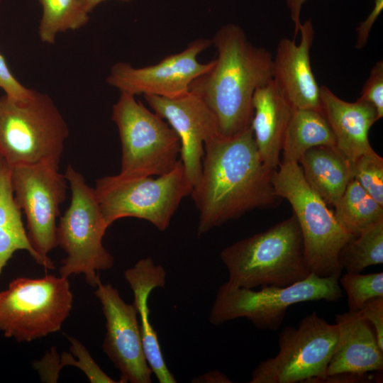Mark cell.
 Here are the masks:
<instances>
[{
	"label": "cell",
	"instance_id": "cell-1",
	"mask_svg": "<svg viewBox=\"0 0 383 383\" xmlns=\"http://www.w3.org/2000/svg\"><path fill=\"white\" fill-rule=\"evenodd\" d=\"M274 170L262 162L251 126L237 136L217 135L205 143L201 177L190 194L199 212L197 235L250 211L276 206L281 198L272 184Z\"/></svg>",
	"mask_w": 383,
	"mask_h": 383
},
{
	"label": "cell",
	"instance_id": "cell-2",
	"mask_svg": "<svg viewBox=\"0 0 383 383\" xmlns=\"http://www.w3.org/2000/svg\"><path fill=\"white\" fill-rule=\"evenodd\" d=\"M217 51L213 62L194 80L190 91L214 116L220 136L233 138L251 126L255 91L272 79V56L254 45L238 25L221 26L211 39Z\"/></svg>",
	"mask_w": 383,
	"mask_h": 383
},
{
	"label": "cell",
	"instance_id": "cell-3",
	"mask_svg": "<svg viewBox=\"0 0 383 383\" xmlns=\"http://www.w3.org/2000/svg\"><path fill=\"white\" fill-rule=\"evenodd\" d=\"M220 257L233 287H286L311 273L295 216L224 248Z\"/></svg>",
	"mask_w": 383,
	"mask_h": 383
},
{
	"label": "cell",
	"instance_id": "cell-4",
	"mask_svg": "<svg viewBox=\"0 0 383 383\" xmlns=\"http://www.w3.org/2000/svg\"><path fill=\"white\" fill-rule=\"evenodd\" d=\"M69 128L53 100L35 91L29 99L0 97V156L10 167H59Z\"/></svg>",
	"mask_w": 383,
	"mask_h": 383
},
{
	"label": "cell",
	"instance_id": "cell-5",
	"mask_svg": "<svg viewBox=\"0 0 383 383\" xmlns=\"http://www.w3.org/2000/svg\"><path fill=\"white\" fill-rule=\"evenodd\" d=\"M272 184L275 194L291 204L302 235L311 272L322 277L341 275L339 254L355 237L336 221L333 211L306 182L298 162H281Z\"/></svg>",
	"mask_w": 383,
	"mask_h": 383
},
{
	"label": "cell",
	"instance_id": "cell-6",
	"mask_svg": "<svg viewBox=\"0 0 383 383\" xmlns=\"http://www.w3.org/2000/svg\"><path fill=\"white\" fill-rule=\"evenodd\" d=\"M65 176L71 190L70 204L57 225V241L67 254L59 268L60 275H84L87 283L96 287L101 282L98 272L111 269L113 255L103 245L109 228L106 224L94 189L84 176L68 165Z\"/></svg>",
	"mask_w": 383,
	"mask_h": 383
},
{
	"label": "cell",
	"instance_id": "cell-7",
	"mask_svg": "<svg viewBox=\"0 0 383 383\" xmlns=\"http://www.w3.org/2000/svg\"><path fill=\"white\" fill-rule=\"evenodd\" d=\"M94 189L108 227L120 218L133 217L165 231L192 186L179 160L172 170L156 178L106 176L96 180Z\"/></svg>",
	"mask_w": 383,
	"mask_h": 383
},
{
	"label": "cell",
	"instance_id": "cell-8",
	"mask_svg": "<svg viewBox=\"0 0 383 383\" xmlns=\"http://www.w3.org/2000/svg\"><path fill=\"white\" fill-rule=\"evenodd\" d=\"M338 277H319L312 272L286 287L262 286L260 290L233 287L227 282L217 292L209 316L212 325L245 318L259 330L275 331L291 306L306 301L336 302L343 296Z\"/></svg>",
	"mask_w": 383,
	"mask_h": 383
},
{
	"label": "cell",
	"instance_id": "cell-9",
	"mask_svg": "<svg viewBox=\"0 0 383 383\" xmlns=\"http://www.w3.org/2000/svg\"><path fill=\"white\" fill-rule=\"evenodd\" d=\"M120 93L111 113L121 144L119 174L152 177L170 172L179 160L178 135L163 118L136 100L135 96Z\"/></svg>",
	"mask_w": 383,
	"mask_h": 383
},
{
	"label": "cell",
	"instance_id": "cell-10",
	"mask_svg": "<svg viewBox=\"0 0 383 383\" xmlns=\"http://www.w3.org/2000/svg\"><path fill=\"white\" fill-rule=\"evenodd\" d=\"M72 305L67 277H17L0 292V331L18 342L47 336L61 329Z\"/></svg>",
	"mask_w": 383,
	"mask_h": 383
},
{
	"label": "cell",
	"instance_id": "cell-11",
	"mask_svg": "<svg viewBox=\"0 0 383 383\" xmlns=\"http://www.w3.org/2000/svg\"><path fill=\"white\" fill-rule=\"evenodd\" d=\"M338 339L337 324L328 323L313 311L297 327L287 326L281 331L277 354L261 361L249 382L314 383L326 376Z\"/></svg>",
	"mask_w": 383,
	"mask_h": 383
},
{
	"label": "cell",
	"instance_id": "cell-12",
	"mask_svg": "<svg viewBox=\"0 0 383 383\" xmlns=\"http://www.w3.org/2000/svg\"><path fill=\"white\" fill-rule=\"evenodd\" d=\"M15 200L26 216L28 235L43 257L57 246V218L66 199L67 180L59 167L48 163L11 167Z\"/></svg>",
	"mask_w": 383,
	"mask_h": 383
},
{
	"label": "cell",
	"instance_id": "cell-13",
	"mask_svg": "<svg viewBox=\"0 0 383 383\" xmlns=\"http://www.w3.org/2000/svg\"><path fill=\"white\" fill-rule=\"evenodd\" d=\"M211 45V40L196 38L182 51L139 68L128 62H116L111 66L106 82L120 92L133 96H181L189 91L194 80L211 67L213 60L207 63L198 61L199 55Z\"/></svg>",
	"mask_w": 383,
	"mask_h": 383
},
{
	"label": "cell",
	"instance_id": "cell-14",
	"mask_svg": "<svg viewBox=\"0 0 383 383\" xmlns=\"http://www.w3.org/2000/svg\"><path fill=\"white\" fill-rule=\"evenodd\" d=\"M94 294L106 320L102 348L121 373L118 382L151 383L135 306L125 302L111 284L100 282Z\"/></svg>",
	"mask_w": 383,
	"mask_h": 383
},
{
	"label": "cell",
	"instance_id": "cell-15",
	"mask_svg": "<svg viewBox=\"0 0 383 383\" xmlns=\"http://www.w3.org/2000/svg\"><path fill=\"white\" fill-rule=\"evenodd\" d=\"M143 97L178 135L181 145L179 160L193 188L201 177L204 143L220 135L214 116L200 96L190 90L176 98L155 95Z\"/></svg>",
	"mask_w": 383,
	"mask_h": 383
},
{
	"label": "cell",
	"instance_id": "cell-16",
	"mask_svg": "<svg viewBox=\"0 0 383 383\" xmlns=\"http://www.w3.org/2000/svg\"><path fill=\"white\" fill-rule=\"evenodd\" d=\"M301 40L282 38L272 57V76L277 87L293 109H308L321 112V87L311 65L310 49L314 29L310 19L299 27Z\"/></svg>",
	"mask_w": 383,
	"mask_h": 383
},
{
	"label": "cell",
	"instance_id": "cell-17",
	"mask_svg": "<svg viewBox=\"0 0 383 383\" xmlns=\"http://www.w3.org/2000/svg\"><path fill=\"white\" fill-rule=\"evenodd\" d=\"M321 106L337 148L349 160L353 162L363 155L375 152L369 141L370 128L378 121L372 105L359 99L354 102L344 101L321 86Z\"/></svg>",
	"mask_w": 383,
	"mask_h": 383
},
{
	"label": "cell",
	"instance_id": "cell-18",
	"mask_svg": "<svg viewBox=\"0 0 383 383\" xmlns=\"http://www.w3.org/2000/svg\"><path fill=\"white\" fill-rule=\"evenodd\" d=\"M335 321L338 328V339L326 376L382 371L383 350L378 345L370 323L351 311L336 314Z\"/></svg>",
	"mask_w": 383,
	"mask_h": 383
},
{
	"label": "cell",
	"instance_id": "cell-19",
	"mask_svg": "<svg viewBox=\"0 0 383 383\" xmlns=\"http://www.w3.org/2000/svg\"><path fill=\"white\" fill-rule=\"evenodd\" d=\"M123 275L133 291V304L140 316L139 325L147 362L160 383H176V378L166 365L157 334L149 318L148 298L152 290L165 287V270L150 257H145L126 269Z\"/></svg>",
	"mask_w": 383,
	"mask_h": 383
},
{
	"label": "cell",
	"instance_id": "cell-20",
	"mask_svg": "<svg viewBox=\"0 0 383 383\" xmlns=\"http://www.w3.org/2000/svg\"><path fill=\"white\" fill-rule=\"evenodd\" d=\"M252 106L251 128L260 158L276 170L293 107L272 79L255 91Z\"/></svg>",
	"mask_w": 383,
	"mask_h": 383
},
{
	"label": "cell",
	"instance_id": "cell-21",
	"mask_svg": "<svg viewBox=\"0 0 383 383\" xmlns=\"http://www.w3.org/2000/svg\"><path fill=\"white\" fill-rule=\"evenodd\" d=\"M299 164L306 182L327 205L333 206L353 179V162L336 147L312 148Z\"/></svg>",
	"mask_w": 383,
	"mask_h": 383
},
{
	"label": "cell",
	"instance_id": "cell-22",
	"mask_svg": "<svg viewBox=\"0 0 383 383\" xmlns=\"http://www.w3.org/2000/svg\"><path fill=\"white\" fill-rule=\"evenodd\" d=\"M11 167L0 159V276L8 261L18 250H26L46 269H53L50 259L43 257L33 247L26 232L11 185Z\"/></svg>",
	"mask_w": 383,
	"mask_h": 383
},
{
	"label": "cell",
	"instance_id": "cell-23",
	"mask_svg": "<svg viewBox=\"0 0 383 383\" xmlns=\"http://www.w3.org/2000/svg\"><path fill=\"white\" fill-rule=\"evenodd\" d=\"M321 145L336 147L333 133L322 113L293 109L282 145V162L299 163L307 150Z\"/></svg>",
	"mask_w": 383,
	"mask_h": 383
},
{
	"label": "cell",
	"instance_id": "cell-24",
	"mask_svg": "<svg viewBox=\"0 0 383 383\" xmlns=\"http://www.w3.org/2000/svg\"><path fill=\"white\" fill-rule=\"evenodd\" d=\"M334 216L348 233L357 235L374 223L383 220V206L378 204L355 179L333 205Z\"/></svg>",
	"mask_w": 383,
	"mask_h": 383
},
{
	"label": "cell",
	"instance_id": "cell-25",
	"mask_svg": "<svg viewBox=\"0 0 383 383\" xmlns=\"http://www.w3.org/2000/svg\"><path fill=\"white\" fill-rule=\"evenodd\" d=\"M38 1L42 8L38 35L44 43L54 44L58 33L77 30L89 20L79 0Z\"/></svg>",
	"mask_w": 383,
	"mask_h": 383
},
{
	"label": "cell",
	"instance_id": "cell-26",
	"mask_svg": "<svg viewBox=\"0 0 383 383\" xmlns=\"http://www.w3.org/2000/svg\"><path fill=\"white\" fill-rule=\"evenodd\" d=\"M339 262L347 272L360 273L383 263V220L367 227L341 249Z\"/></svg>",
	"mask_w": 383,
	"mask_h": 383
},
{
	"label": "cell",
	"instance_id": "cell-27",
	"mask_svg": "<svg viewBox=\"0 0 383 383\" xmlns=\"http://www.w3.org/2000/svg\"><path fill=\"white\" fill-rule=\"evenodd\" d=\"M348 296L349 311L356 312L368 301L383 297V273L346 272L338 279Z\"/></svg>",
	"mask_w": 383,
	"mask_h": 383
},
{
	"label": "cell",
	"instance_id": "cell-28",
	"mask_svg": "<svg viewBox=\"0 0 383 383\" xmlns=\"http://www.w3.org/2000/svg\"><path fill=\"white\" fill-rule=\"evenodd\" d=\"M353 179L383 206V158L377 153L363 155L353 162Z\"/></svg>",
	"mask_w": 383,
	"mask_h": 383
},
{
	"label": "cell",
	"instance_id": "cell-29",
	"mask_svg": "<svg viewBox=\"0 0 383 383\" xmlns=\"http://www.w3.org/2000/svg\"><path fill=\"white\" fill-rule=\"evenodd\" d=\"M67 338L70 343V353L74 355L72 366L80 369L90 382H117L101 370L89 351L77 339L71 336H67Z\"/></svg>",
	"mask_w": 383,
	"mask_h": 383
},
{
	"label": "cell",
	"instance_id": "cell-30",
	"mask_svg": "<svg viewBox=\"0 0 383 383\" xmlns=\"http://www.w3.org/2000/svg\"><path fill=\"white\" fill-rule=\"evenodd\" d=\"M360 100L372 105L376 109L377 119L383 117V61H377L372 67L360 96Z\"/></svg>",
	"mask_w": 383,
	"mask_h": 383
},
{
	"label": "cell",
	"instance_id": "cell-31",
	"mask_svg": "<svg viewBox=\"0 0 383 383\" xmlns=\"http://www.w3.org/2000/svg\"><path fill=\"white\" fill-rule=\"evenodd\" d=\"M1 3V1H0ZM0 88L9 99L23 101L29 99L35 90L24 87L13 75L4 56L0 53Z\"/></svg>",
	"mask_w": 383,
	"mask_h": 383
},
{
	"label": "cell",
	"instance_id": "cell-32",
	"mask_svg": "<svg viewBox=\"0 0 383 383\" xmlns=\"http://www.w3.org/2000/svg\"><path fill=\"white\" fill-rule=\"evenodd\" d=\"M356 312L372 326L378 345L383 350V297L368 301Z\"/></svg>",
	"mask_w": 383,
	"mask_h": 383
},
{
	"label": "cell",
	"instance_id": "cell-33",
	"mask_svg": "<svg viewBox=\"0 0 383 383\" xmlns=\"http://www.w3.org/2000/svg\"><path fill=\"white\" fill-rule=\"evenodd\" d=\"M33 367L38 372L41 381L45 382H56L62 367L60 356L55 348H52L40 360L35 361Z\"/></svg>",
	"mask_w": 383,
	"mask_h": 383
},
{
	"label": "cell",
	"instance_id": "cell-34",
	"mask_svg": "<svg viewBox=\"0 0 383 383\" xmlns=\"http://www.w3.org/2000/svg\"><path fill=\"white\" fill-rule=\"evenodd\" d=\"M383 10V0H374L373 9L369 16L362 21L356 29L357 40L355 48H363L367 43L371 29Z\"/></svg>",
	"mask_w": 383,
	"mask_h": 383
},
{
	"label": "cell",
	"instance_id": "cell-35",
	"mask_svg": "<svg viewBox=\"0 0 383 383\" xmlns=\"http://www.w3.org/2000/svg\"><path fill=\"white\" fill-rule=\"evenodd\" d=\"M376 376L366 373L363 374L343 372L332 375L326 376L323 378L317 379L314 383H354V382H368L370 380H376Z\"/></svg>",
	"mask_w": 383,
	"mask_h": 383
},
{
	"label": "cell",
	"instance_id": "cell-36",
	"mask_svg": "<svg viewBox=\"0 0 383 383\" xmlns=\"http://www.w3.org/2000/svg\"><path fill=\"white\" fill-rule=\"evenodd\" d=\"M306 0H287V5L290 13V16L294 23V37L296 38L299 31L301 23V11L302 6Z\"/></svg>",
	"mask_w": 383,
	"mask_h": 383
},
{
	"label": "cell",
	"instance_id": "cell-37",
	"mask_svg": "<svg viewBox=\"0 0 383 383\" xmlns=\"http://www.w3.org/2000/svg\"><path fill=\"white\" fill-rule=\"evenodd\" d=\"M192 382L196 383H231V379L223 373L214 370L198 377L192 380Z\"/></svg>",
	"mask_w": 383,
	"mask_h": 383
},
{
	"label": "cell",
	"instance_id": "cell-38",
	"mask_svg": "<svg viewBox=\"0 0 383 383\" xmlns=\"http://www.w3.org/2000/svg\"><path fill=\"white\" fill-rule=\"evenodd\" d=\"M106 0H79L83 9L90 13L99 4ZM123 2H130L132 0H120Z\"/></svg>",
	"mask_w": 383,
	"mask_h": 383
},
{
	"label": "cell",
	"instance_id": "cell-39",
	"mask_svg": "<svg viewBox=\"0 0 383 383\" xmlns=\"http://www.w3.org/2000/svg\"><path fill=\"white\" fill-rule=\"evenodd\" d=\"M1 158V157L0 156V159Z\"/></svg>",
	"mask_w": 383,
	"mask_h": 383
}]
</instances>
